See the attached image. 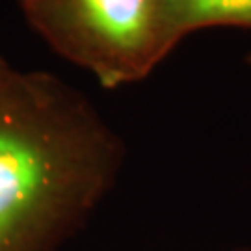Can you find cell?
<instances>
[{"label": "cell", "instance_id": "6da1fadb", "mask_svg": "<svg viewBox=\"0 0 251 251\" xmlns=\"http://www.w3.org/2000/svg\"><path fill=\"white\" fill-rule=\"evenodd\" d=\"M114 164V138L84 99L0 56V251L49 250Z\"/></svg>", "mask_w": 251, "mask_h": 251}, {"label": "cell", "instance_id": "7a4b0ae2", "mask_svg": "<svg viewBox=\"0 0 251 251\" xmlns=\"http://www.w3.org/2000/svg\"><path fill=\"white\" fill-rule=\"evenodd\" d=\"M32 28L62 58L106 88L144 78L179 41L162 0H19Z\"/></svg>", "mask_w": 251, "mask_h": 251}, {"label": "cell", "instance_id": "3957f363", "mask_svg": "<svg viewBox=\"0 0 251 251\" xmlns=\"http://www.w3.org/2000/svg\"><path fill=\"white\" fill-rule=\"evenodd\" d=\"M162 13L177 41L205 26H251V0H162Z\"/></svg>", "mask_w": 251, "mask_h": 251}]
</instances>
